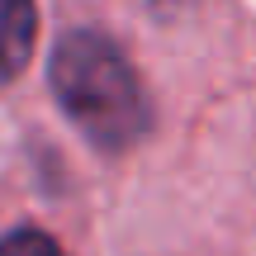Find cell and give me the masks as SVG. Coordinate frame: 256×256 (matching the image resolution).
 I'll return each mask as SVG.
<instances>
[{"instance_id":"1","label":"cell","mask_w":256,"mask_h":256,"mask_svg":"<svg viewBox=\"0 0 256 256\" xmlns=\"http://www.w3.org/2000/svg\"><path fill=\"white\" fill-rule=\"evenodd\" d=\"M48 81L62 114L100 152H128L152 128V104L133 62L114 38L95 28H66L57 38L48 57Z\"/></svg>"},{"instance_id":"4","label":"cell","mask_w":256,"mask_h":256,"mask_svg":"<svg viewBox=\"0 0 256 256\" xmlns=\"http://www.w3.org/2000/svg\"><path fill=\"white\" fill-rule=\"evenodd\" d=\"M166 5H171V0H166Z\"/></svg>"},{"instance_id":"3","label":"cell","mask_w":256,"mask_h":256,"mask_svg":"<svg viewBox=\"0 0 256 256\" xmlns=\"http://www.w3.org/2000/svg\"><path fill=\"white\" fill-rule=\"evenodd\" d=\"M0 256H66V252L38 228H14L0 238Z\"/></svg>"},{"instance_id":"2","label":"cell","mask_w":256,"mask_h":256,"mask_svg":"<svg viewBox=\"0 0 256 256\" xmlns=\"http://www.w3.org/2000/svg\"><path fill=\"white\" fill-rule=\"evenodd\" d=\"M38 38V10L34 0H0V86L14 81L34 57Z\"/></svg>"}]
</instances>
